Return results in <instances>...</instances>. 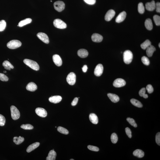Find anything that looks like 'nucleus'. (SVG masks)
<instances>
[{"instance_id": "nucleus-1", "label": "nucleus", "mask_w": 160, "mask_h": 160, "mask_svg": "<svg viewBox=\"0 0 160 160\" xmlns=\"http://www.w3.org/2000/svg\"><path fill=\"white\" fill-rule=\"evenodd\" d=\"M23 62L28 66L32 69L35 71H38L40 69V67L36 62L33 60L26 59L23 60Z\"/></svg>"}, {"instance_id": "nucleus-2", "label": "nucleus", "mask_w": 160, "mask_h": 160, "mask_svg": "<svg viewBox=\"0 0 160 160\" xmlns=\"http://www.w3.org/2000/svg\"><path fill=\"white\" fill-rule=\"evenodd\" d=\"M133 56L132 53L129 50H127L123 53V60L126 64H129L132 61Z\"/></svg>"}, {"instance_id": "nucleus-3", "label": "nucleus", "mask_w": 160, "mask_h": 160, "mask_svg": "<svg viewBox=\"0 0 160 160\" xmlns=\"http://www.w3.org/2000/svg\"><path fill=\"white\" fill-rule=\"evenodd\" d=\"M22 45V43L19 41L17 40H13L8 42L7 44V46L8 48L14 49L21 47Z\"/></svg>"}, {"instance_id": "nucleus-4", "label": "nucleus", "mask_w": 160, "mask_h": 160, "mask_svg": "<svg viewBox=\"0 0 160 160\" xmlns=\"http://www.w3.org/2000/svg\"><path fill=\"white\" fill-rule=\"evenodd\" d=\"M11 116L12 119L14 120H16L20 117V113L16 107L12 106L11 107Z\"/></svg>"}, {"instance_id": "nucleus-5", "label": "nucleus", "mask_w": 160, "mask_h": 160, "mask_svg": "<svg viewBox=\"0 0 160 160\" xmlns=\"http://www.w3.org/2000/svg\"><path fill=\"white\" fill-rule=\"evenodd\" d=\"M53 23L54 26L57 28L64 29L67 28L66 24L61 20L59 19L55 20Z\"/></svg>"}, {"instance_id": "nucleus-6", "label": "nucleus", "mask_w": 160, "mask_h": 160, "mask_svg": "<svg viewBox=\"0 0 160 160\" xmlns=\"http://www.w3.org/2000/svg\"><path fill=\"white\" fill-rule=\"evenodd\" d=\"M54 6L56 11L59 12L62 11L65 8V4L62 1H58L54 2Z\"/></svg>"}, {"instance_id": "nucleus-7", "label": "nucleus", "mask_w": 160, "mask_h": 160, "mask_svg": "<svg viewBox=\"0 0 160 160\" xmlns=\"http://www.w3.org/2000/svg\"><path fill=\"white\" fill-rule=\"evenodd\" d=\"M68 83L70 85H73L76 81V75L73 72H71L68 74L67 78Z\"/></svg>"}, {"instance_id": "nucleus-8", "label": "nucleus", "mask_w": 160, "mask_h": 160, "mask_svg": "<svg viewBox=\"0 0 160 160\" xmlns=\"http://www.w3.org/2000/svg\"><path fill=\"white\" fill-rule=\"evenodd\" d=\"M126 84L125 81L121 78H118L113 82V85L115 87L120 88L125 86Z\"/></svg>"}, {"instance_id": "nucleus-9", "label": "nucleus", "mask_w": 160, "mask_h": 160, "mask_svg": "<svg viewBox=\"0 0 160 160\" xmlns=\"http://www.w3.org/2000/svg\"><path fill=\"white\" fill-rule=\"evenodd\" d=\"M103 65L101 64H98L95 69L94 74L96 76H101L103 73Z\"/></svg>"}, {"instance_id": "nucleus-10", "label": "nucleus", "mask_w": 160, "mask_h": 160, "mask_svg": "<svg viewBox=\"0 0 160 160\" xmlns=\"http://www.w3.org/2000/svg\"><path fill=\"white\" fill-rule=\"evenodd\" d=\"M37 37L42 41L46 44H48L49 42V39L47 35L45 33H40L37 34Z\"/></svg>"}, {"instance_id": "nucleus-11", "label": "nucleus", "mask_w": 160, "mask_h": 160, "mask_svg": "<svg viewBox=\"0 0 160 160\" xmlns=\"http://www.w3.org/2000/svg\"><path fill=\"white\" fill-rule=\"evenodd\" d=\"M36 114L42 117H46L47 115V113L46 110L43 108H37L35 110Z\"/></svg>"}, {"instance_id": "nucleus-12", "label": "nucleus", "mask_w": 160, "mask_h": 160, "mask_svg": "<svg viewBox=\"0 0 160 160\" xmlns=\"http://www.w3.org/2000/svg\"><path fill=\"white\" fill-rule=\"evenodd\" d=\"M53 62L58 67L61 66L62 65V61L61 57L58 55L55 54L53 57Z\"/></svg>"}, {"instance_id": "nucleus-13", "label": "nucleus", "mask_w": 160, "mask_h": 160, "mask_svg": "<svg viewBox=\"0 0 160 160\" xmlns=\"http://www.w3.org/2000/svg\"><path fill=\"white\" fill-rule=\"evenodd\" d=\"M115 14V12L113 10H110L106 12L105 16V20L107 21H109L114 17Z\"/></svg>"}, {"instance_id": "nucleus-14", "label": "nucleus", "mask_w": 160, "mask_h": 160, "mask_svg": "<svg viewBox=\"0 0 160 160\" xmlns=\"http://www.w3.org/2000/svg\"><path fill=\"white\" fill-rule=\"evenodd\" d=\"M92 40L94 42L100 43L103 40V37L100 34L97 33L93 34L91 36Z\"/></svg>"}, {"instance_id": "nucleus-15", "label": "nucleus", "mask_w": 160, "mask_h": 160, "mask_svg": "<svg viewBox=\"0 0 160 160\" xmlns=\"http://www.w3.org/2000/svg\"><path fill=\"white\" fill-rule=\"evenodd\" d=\"M126 16V12L123 11L118 15L116 19V22L118 23H120L123 22L125 19Z\"/></svg>"}, {"instance_id": "nucleus-16", "label": "nucleus", "mask_w": 160, "mask_h": 160, "mask_svg": "<svg viewBox=\"0 0 160 160\" xmlns=\"http://www.w3.org/2000/svg\"><path fill=\"white\" fill-rule=\"evenodd\" d=\"M146 8L148 11H154L156 8V3L155 1H152L151 2L147 3L146 4Z\"/></svg>"}, {"instance_id": "nucleus-17", "label": "nucleus", "mask_w": 160, "mask_h": 160, "mask_svg": "<svg viewBox=\"0 0 160 160\" xmlns=\"http://www.w3.org/2000/svg\"><path fill=\"white\" fill-rule=\"evenodd\" d=\"M62 99L61 96L59 95H55L51 97L49 99V100L51 103H57L61 102Z\"/></svg>"}, {"instance_id": "nucleus-18", "label": "nucleus", "mask_w": 160, "mask_h": 160, "mask_svg": "<svg viewBox=\"0 0 160 160\" xmlns=\"http://www.w3.org/2000/svg\"><path fill=\"white\" fill-rule=\"evenodd\" d=\"M37 88V87L36 84L32 82H29L26 86V90L31 92L34 91Z\"/></svg>"}, {"instance_id": "nucleus-19", "label": "nucleus", "mask_w": 160, "mask_h": 160, "mask_svg": "<svg viewBox=\"0 0 160 160\" xmlns=\"http://www.w3.org/2000/svg\"><path fill=\"white\" fill-rule=\"evenodd\" d=\"M107 96L111 101L114 103H116L120 100V98L117 95L114 94L109 93Z\"/></svg>"}, {"instance_id": "nucleus-20", "label": "nucleus", "mask_w": 160, "mask_h": 160, "mask_svg": "<svg viewBox=\"0 0 160 160\" xmlns=\"http://www.w3.org/2000/svg\"><path fill=\"white\" fill-rule=\"evenodd\" d=\"M78 54L79 56L81 58H85L88 57V53L85 49H82L78 50Z\"/></svg>"}, {"instance_id": "nucleus-21", "label": "nucleus", "mask_w": 160, "mask_h": 160, "mask_svg": "<svg viewBox=\"0 0 160 160\" xmlns=\"http://www.w3.org/2000/svg\"><path fill=\"white\" fill-rule=\"evenodd\" d=\"M146 53L147 56L149 57H152L153 53L156 50L155 47L154 46L151 45L146 49Z\"/></svg>"}, {"instance_id": "nucleus-22", "label": "nucleus", "mask_w": 160, "mask_h": 160, "mask_svg": "<svg viewBox=\"0 0 160 160\" xmlns=\"http://www.w3.org/2000/svg\"><path fill=\"white\" fill-rule=\"evenodd\" d=\"M40 145V143L38 142H36L31 144L28 147L26 151L27 152H30L34 150L37 148Z\"/></svg>"}, {"instance_id": "nucleus-23", "label": "nucleus", "mask_w": 160, "mask_h": 160, "mask_svg": "<svg viewBox=\"0 0 160 160\" xmlns=\"http://www.w3.org/2000/svg\"><path fill=\"white\" fill-rule=\"evenodd\" d=\"M89 120L93 124H97L99 122L98 117L94 113H91L89 115Z\"/></svg>"}, {"instance_id": "nucleus-24", "label": "nucleus", "mask_w": 160, "mask_h": 160, "mask_svg": "<svg viewBox=\"0 0 160 160\" xmlns=\"http://www.w3.org/2000/svg\"><path fill=\"white\" fill-rule=\"evenodd\" d=\"M57 156V153L54 150L50 151L47 157L46 158L47 160H55Z\"/></svg>"}, {"instance_id": "nucleus-25", "label": "nucleus", "mask_w": 160, "mask_h": 160, "mask_svg": "<svg viewBox=\"0 0 160 160\" xmlns=\"http://www.w3.org/2000/svg\"><path fill=\"white\" fill-rule=\"evenodd\" d=\"M145 25L147 29L149 30H151L153 29L152 22L150 19H148L146 20L145 22Z\"/></svg>"}, {"instance_id": "nucleus-26", "label": "nucleus", "mask_w": 160, "mask_h": 160, "mask_svg": "<svg viewBox=\"0 0 160 160\" xmlns=\"http://www.w3.org/2000/svg\"><path fill=\"white\" fill-rule=\"evenodd\" d=\"M32 22V19H31L30 18H27V19H25L20 22L18 26L20 27H22V26L30 23Z\"/></svg>"}, {"instance_id": "nucleus-27", "label": "nucleus", "mask_w": 160, "mask_h": 160, "mask_svg": "<svg viewBox=\"0 0 160 160\" xmlns=\"http://www.w3.org/2000/svg\"><path fill=\"white\" fill-rule=\"evenodd\" d=\"M133 154L134 156L139 158H143L144 157V151L139 149L133 151Z\"/></svg>"}, {"instance_id": "nucleus-28", "label": "nucleus", "mask_w": 160, "mask_h": 160, "mask_svg": "<svg viewBox=\"0 0 160 160\" xmlns=\"http://www.w3.org/2000/svg\"><path fill=\"white\" fill-rule=\"evenodd\" d=\"M24 139L23 137L19 136V137H13L14 142L16 145H19L24 141Z\"/></svg>"}, {"instance_id": "nucleus-29", "label": "nucleus", "mask_w": 160, "mask_h": 160, "mask_svg": "<svg viewBox=\"0 0 160 160\" xmlns=\"http://www.w3.org/2000/svg\"><path fill=\"white\" fill-rule=\"evenodd\" d=\"M130 102L132 104L137 107L141 108L143 107L142 104L139 101L135 99H132L130 100Z\"/></svg>"}, {"instance_id": "nucleus-30", "label": "nucleus", "mask_w": 160, "mask_h": 160, "mask_svg": "<svg viewBox=\"0 0 160 160\" xmlns=\"http://www.w3.org/2000/svg\"><path fill=\"white\" fill-rule=\"evenodd\" d=\"M151 45V43L149 40H147L141 45L142 48L144 50L146 49L147 47Z\"/></svg>"}, {"instance_id": "nucleus-31", "label": "nucleus", "mask_w": 160, "mask_h": 160, "mask_svg": "<svg viewBox=\"0 0 160 160\" xmlns=\"http://www.w3.org/2000/svg\"><path fill=\"white\" fill-rule=\"evenodd\" d=\"M138 11L141 14H143L145 12V8L142 3L140 2L138 4Z\"/></svg>"}, {"instance_id": "nucleus-32", "label": "nucleus", "mask_w": 160, "mask_h": 160, "mask_svg": "<svg viewBox=\"0 0 160 160\" xmlns=\"http://www.w3.org/2000/svg\"><path fill=\"white\" fill-rule=\"evenodd\" d=\"M111 139L112 142L113 144H116L117 143L118 140V137L116 133H113L112 134L111 136Z\"/></svg>"}, {"instance_id": "nucleus-33", "label": "nucleus", "mask_w": 160, "mask_h": 160, "mask_svg": "<svg viewBox=\"0 0 160 160\" xmlns=\"http://www.w3.org/2000/svg\"><path fill=\"white\" fill-rule=\"evenodd\" d=\"M57 130L60 133L63 134L67 135L69 134V131L66 129L60 126L57 127Z\"/></svg>"}, {"instance_id": "nucleus-34", "label": "nucleus", "mask_w": 160, "mask_h": 160, "mask_svg": "<svg viewBox=\"0 0 160 160\" xmlns=\"http://www.w3.org/2000/svg\"><path fill=\"white\" fill-rule=\"evenodd\" d=\"M6 26V23L5 20L0 21V32H2L5 30Z\"/></svg>"}, {"instance_id": "nucleus-35", "label": "nucleus", "mask_w": 160, "mask_h": 160, "mask_svg": "<svg viewBox=\"0 0 160 160\" xmlns=\"http://www.w3.org/2000/svg\"><path fill=\"white\" fill-rule=\"evenodd\" d=\"M21 128L26 130H31L33 129L34 128L33 126L29 124H26V125H22L21 126Z\"/></svg>"}, {"instance_id": "nucleus-36", "label": "nucleus", "mask_w": 160, "mask_h": 160, "mask_svg": "<svg viewBox=\"0 0 160 160\" xmlns=\"http://www.w3.org/2000/svg\"><path fill=\"white\" fill-rule=\"evenodd\" d=\"M153 19L155 24L157 26H160V17L159 15H155L153 16Z\"/></svg>"}, {"instance_id": "nucleus-37", "label": "nucleus", "mask_w": 160, "mask_h": 160, "mask_svg": "<svg viewBox=\"0 0 160 160\" xmlns=\"http://www.w3.org/2000/svg\"><path fill=\"white\" fill-rule=\"evenodd\" d=\"M141 61L144 65L147 66H148L149 65V60L148 57H145V56H143V57H142Z\"/></svg>"}, {"instance_id": "nucleus-38", "label": "nucleus", "mask_w": 160, "mask_h": 160, "mask_svg": "<svg viewBox=\"0 0 160 160\" xmlns=\"http://www.w3.org/2000/svg\"><path fill=\"white\" fill-rule=\"evenodd\" d=\"M127 120L132 126H133L135 127H137V125L136 124L135 121L134 120V119L128 117L127 119Z\"/></svg>"}, {"instance_id": "nucleus-39", "label": "nucleus", "mask_w": 160, "mask_h": 160, "mask_svg": "<svg viewBox=\"0 0 160 160\" xmlns=\"http://www.w3.org/2000/svg\"><path fill=\"white\" fill-rule=\"evenodd\" d=\"M2 65L4 67H9L11 69H13L14 67L8 61H5L2 63Z\"/></svg>"}, {"instance_id": "nucleus-40", "label": "nucleus", "mask_w": 160, "mask_h": 160, "mask_svg": "<svg viewBox=\"0 0 160 160\" xmlns=\"http://www.w3.org/2000/svg\"><path fill=\"white\" fill-rule=\"evenodd\" d=\"M5 117L2 115L0 114V126H3L5 123Z\"/></svg>"}, {"instance_id": "nucleus-41", "label": "nucleus", "mask_w": 160, "mask_h": 160, "mask_svg": "<svg viewBox=\"0 0 160 160\" xmlns=\"http://www.w3.org/2000/svg\"><path fill=\"white\" fill-rule=\"evenodd\" d=\"M8 79L7 76L3 74L0 73V80L2 81H7Z\"/></svg>"}, {"instance_id": "nucleus-42", "label": "nucleus", "mask_w": 160, "mask_h": 160, "mask_svg": "<svg viewBox=\"0 0 160 160\" xmlns=\"http://www.w3.org/2000/svg\"><path fill=\"white\" fill-rule=\"evenodd\" d=\"M88 148L91 151H99V149L98 147L91 145H88Z\"/></svg>"}, {"instance_id": "nucleus-43", "label": "nucleus", "mask_w": 160, "mask_h": 160, "mask_svg": "<svg viewBox=\"0 0 160 160\" xmlns=\"http://www.w3.org/2000/svg\"><path fill=\"white\" fill-rule=\"evenodd\" d=\"M146 89L149 93H152L154 91L152 85L150 84H149L147 85L146 87Z\"/></svg>"}, {"instance_id": "nucleus-44", "label": "nucleus", "mask_w": 160, "mask_h": 160, "mask_svg": "<svg viewBox=\"0 0 160 160\" xmlns=\"http://www.w3.org/2000/svg\"><path fill=\"white\" fill-rule=\"evenodd\" d=\"M125 131L128 137L130 138H131L132 137V133L129 127H126L125 129Z\"/></svg>"}, {"instance_id": "nucleus-45", "label": "nucleus", "mask_w": 160, "mask_h": 160, "mask_svg": "<svg viewBox=\"0 0 160 160\" xmlns=\"http://www.w3.org/2000/svg\"><path fill=\"white\" fill-rule=\"evenodd\" d=\"M156 142L157 144L160 146V133L158 132L157 133L155 137Z\"/></svg>"}, {"instance_id": "nucleus-46", "label": "nucleus", "mask_w": 160, "mask_h": 160, "mask_svg": "<svg viewBox=\"0 0 160 160\" xmlns=\"http://www.w3.org/2000/svg\"><path fill=\"white\" fill-rule=\"evenodd\" d=\"M146 93V89L144 88H142L139 91V94L140 96L143 97L145 94Z\"/></svg>"}, {"instance_id": "nucleus-47", "label": "nucleus", "mask_w": 160, "mask_h": 160, "mask_svg": "<svg viewBox=\"0 0 160 160\" xmlns=\"http://www.w3.org/2000/svg\"><path fill=\"white\" fill-rule=\"evenodd\" d=\"M86 3L89 5H93L96 2V0H84Z\"/></svg>"}, {"instance_id": "nucleus-48", "label": "nucleus", "mask_w": 160, "mask_h": 160, "mask_svg": "<svg viewBox=\"0 0 160 160\" xmlns=\"http://www.w3.org/2000/svg\"><path fill=\"white\" fill-rule=\"evenodd\" d=\"M78 98L76 97L74 98L71 103L72 106H76L78 103Z\"/></svg>"}, {"instance_id": "nucleus-49", "label": "nucleus", "mask_w": 160, "mask_h": 160, "mask_svg": "<svg viewBox=\"0 0 160 160\" xmlns=\"http://www.w3.org/2000/svg\"><path fill=\"white\" fill-rule=\"evenodd\" d=\"M157 12H160V2H157L156 3V8Z\"/></svg>"}, {"instance_id": "nucleus-50", "label": "nucleus", "mask_w": 160, "mask_h": 160, "mask_svg": "<svg viewBox=\"0 0 160 160\" xmlns=\"http://www.w3.org/2000/svg\"><path fill=\"white\" fill-rule=\"evenodd\" d=\"M88 69L87 66L86 65H84L83 67L82 68L83 71L84 72H86L87 70Z\"/></svg>"}, {"instance_id": "nucleus-51", "label": "nucleus", "mask_w": 160, "mask_h": 160, "mask_svg": "<svg viewBox=\"0 0 160 160\" xmlns=\"http://www.w3.org/2000/svg\"><path fill=\"white\" fill-rule=\"evenodd\" d=\"M148 95L147 94H145L144 96H143V97L144 98H145V99H147V98H148Z\"/></svg>"}, {"instance_id": "nucleus-52", "label": "nucleus", "mask_w": 160, "mask_h": 160, "mask_svg": "<svg viewBox=\"0 0 160 160\" xmlns=\"http://www.w3.org/2000/svg\"><path fill=\"white\" fill-rule=\"evenodd\" d=\"M6 72H6V71H4V73H6Z\"/></svg>"}, {"instance_id": "nucleus-53", "label": "nucleus", "mask_w": 160, "mask_h": 160, "mask_svg": "<svg viewBox=\"0 0 160 160\" xmlns=\"http://www.w3.org/2000/svg\"><path fill=\"white\" fill-rule=\"evenodd\" d=\"M160 43H159V47L160 48Z\"/></svg>"}, {"instance_id": "nucleus-54", "label": "nucleus", "mask_w": 160, "mask_h": 160, "mask_svg": "<svg viewBox=\"0 0 160 160\" xmlns=\"http://www.w3.org/2000/svg\"><path fill=\"white\" fill-rule=\"evenodd\" d=\"M70 160H74L73 159H70Z\"/></svg>"}, {"instance_id": "nucleus-55", "label": "nucleus", "mask_w": 160, "mask_h": 160, "mask_svg": "<svg viewBox=\"0 0 160 160\" xmlns=\"http://www.w3.org/2000/svg\"><path fill=\"white\" fill-rule=\"evenodd\" d=\"M51 1V2H52V1Z\"/></svg>"}]
</instances>
